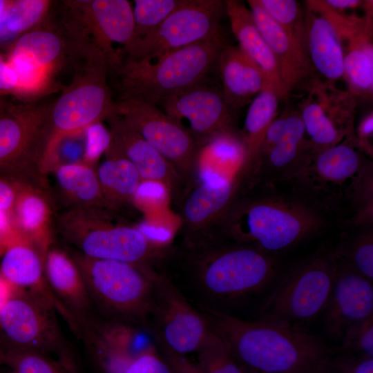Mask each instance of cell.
Instances as JSON below:
<instances>
[{"label": "cell", "mask_w": 373, "mask_h": 373, "mask_svg": "<svg viewBox=\"0 0 373 373\" xmlns=\"http://www.w3.org/2000/svg\"><path fill=\"white\" fill-rule=\"evenodd\" d=\"M162 274L195 308L229 313L254 296L279 270L271 254L218 235L174 249Z\"/></svg>", "instance_id": "1"}, {"label": "cell", "mask_w": 373, "mask_h": 373, "mask_svg": "<svg viewBox=\"0 0 373 373\" xmlns=\"http://www.w3.org/2000/svg\"><path fill=\"white\" fill-rule=\"evenodd\" d=\"M244 373H326L334 352L300 327L196 308Z\"/></svg>", "instance_id": "2"}, {"label": "cell", "mask_w": 373, "mask_h": 373, "mask_svg": "<svg viewBox=\"0 0 373 373\" xmlns=\"http://www.w3.org/2000/svg\"><path fill=\"white\" fill-rule=\"evenodd\" d=\"M107 208H84L55 213L59 236L85 256L117 260L160 271L173 248L149 238L136 227L116 220Z\"/></svg>", "instance_id": "3"}, {"label": "cell", "mask_w": 373, "mask_h": 373, "mask_svg": "<svg viewBox=\"0 0 373 373\" xmlns=\"http://www.w3.org/2000/svg\"><path fill=\"white\" fill-rule=\"evenodd\" d=\"M227 44L220 30L211 37L172 50L151 61L122 59L115 69L120 99L156 106L164 99L205 84Z\"/></svg>", "instance_id": "4"}, {"label": "cell", "mask_w": 373, "mask_h": 373, "mask_svg": "<svg viewBox=\"0 0 373 373\" xmlns=\"http://www.w3.org/2000/svg\"><path fill=\"white\" fill-rule=\"evenodd\" d=\"M323 224L315 209L303 202L278 196L241 195L222 234L270 254L294 247Z\"/></svg>", "instance_id": "5"}, {"label": "cell", "mask_w": 373, "mask_h": 373, "mask_svg": "<svg viewBox=\"0 0 373 373\" xmlns=\"http://www.w3.org/2000/svg\"><path fill=\"white\" fill-rule=\"evenodd\" d=\"M318 204L330 209L372 201V165L354 138L314 152L291 180Z\"/></svg>", "instance_id": "6"}, {"label": "cell", "mask_w": 373, "mask_h": 373, "mask_svg": "<svg viewBox=\"0 0 373 373\" xmlns=\"http://www.w3.org/2000/svg\"><path fill=\"white\" fill-rule=\"evenodd\" d=\"M63 26L71 49L86 61L105 57L115 70L133 42V7L126 0L62 1Z\"/></svg>", "instance_id": "7"}, {"label": "cell", "mask_w": 373, "mask_h": 373, "mask_svg": "<svg viewBox=\"0 0 373 373\" xmlns=\"http://www.w3.org/2000/svg\"><path fill=\"white\" fill-rule=\"evenodd\" d=\"M84 279L93 307L100 315L147 329L154 280L158 271L117 260L73 255Z\"/></svg>", "instance_id": "8"}, {"label": "cell", "mask_w": 373, "mask_h": 373, "mask_svg": "<svg viewBox=\"0 0 373 373\" xmlns=\"http://www.w3.org/2000/svg\"><path fill=\"white\" fill-rule=\"evenodd\" d=\"M86 64L80 75L50 106L42 164L44 172L54 165L64 139L85 132L90 126L117 113L116 102L106 80L110 69L108 63L99 59Z\"/></svg>", "instance_id": "9"}, {"label": "cell", "mask_w": 373, "mask_h": 373, "mask_svg": "<svg viewBox=\"0 0 373 373\" xmlns=\"http://www.w3.org/2000/svg\"><path fill=\"white\" fill-rule=\"evenodd\" d=\"M51 104H15L0 109V177L49 190L42 171Z\"/></svg>", "instance_id": "10"}, {"label": "cell", "mask_w": 373, "mask_h": 373, "mask_svg": "<svg viewBox=\"0 0 373 373\" xmlns=\"http://www.w3.org/2000/svg\"><path fill=\"white\" fill-rule=\"evenodd\" d=\"M337 260L333 249H321L291 270L262 305L258 318L296 327L314 320L325 309Z\"/></svg>", "instance_id": "11"}, {"label": "cell", "mask_w": 373, "mask_h": 373, "mask_svg": "<svg viewBox=\"0 0 373 373\" xmlns=\"http://www.w3.org/2000/svg\"><path fill=\"white\" fill-rule=\"evenodd\" d=\"M56 312L41 296L17 289L0 311L3 351L37 352L77 370L58 325Z\"/></svg>", "instance_id": "12"}, {"label": "cell", "mask_w": 373, "mask_h": 373, "mask_svg": "<svg viewBox=\"0 0 373 373\" xmlns=\"http://www.w3.org/2000/svg\"><path fill=\"white\" fill-rule=\"evenodd\" d=\"M224 14L225 1L183 0L155 30L124 51L123 59L151 61L209 39L221 30Z\"/></svg>", "instance_id": "13"}, {"label": "cell", "mask_w": 373, "mask_h": 373, "mask_svg": "<svg viewBox=\"0 0 373 373\" xmlns=\"http://www.w3.org/2000/svg\"><path fill=\"white\" fill-rule=\"evenodd\" d=\"M147 330L171 350L184 356L195 353L211 332L201 313L160 272L154 280Z\"/></svg>", "instance_id": "14"}, {"label": "cell", "mask_w": 373, "mask_h": 373, "mask_svg": "<svg viewBox=\"0 0 373 373\" xmlns=\"http://www.w3.org/2000/svg\"><path fill=\"white\" fill-rule=\"evenodd\" d=\"M119 115L169 162L181 177L195 168L200 145L186 128L157 106L135 98L116 102Z\"/></svg>", "instance_id": "15"}, {"label": "cell", "mask_w": 373, "mask_h": 373, "mask_svg": "<svg viewBox=\"0 0 373 373\" xmlns=\"http://www.w3.org/2000/svg\"><path fill=\"white\" fill-rule=\"evenodd\" d=\"M247 180L245 175L235 178L204 176L191 189L182 201L181 244L222 234Z\"/></svg>", "instance_id": "16"}, {"label": "cell", "mask_w": 373, "mask_h": 373, "mask_svg": "<svg viewBox=\"0 0 373 373\" xmlns=\"http://www.w3.org/2000/svg\"><path fill=\"white\" fill-rule=\"evenodd\" d=\"M69 46L58 30L39 26L17 37L6 58L19 77L15 96L26 99L46 90Z\"/></svg>", "instance_id": "17"}, {"label": "cell", "mask_w": 373, "mask_h": 373, "mask_svg": "<svg viewBox=\"0 0 373 373\" xmlns=\"http://www.w3.org/2000/svg\"><path fill=\"white\" fill-rule=\"evenodd\" d=\"M159 106L178 122L182 124L183 119L189 122V132L200 147L218 135L233 132V109L221 90L206 84L166 98Z\"/></svg>", "instance_id": "18"}, {"label": "cell", "mask_w": 373, "mask_h": 373, "mask_svg": "<svg viewBox=\"0 0 373 373\" xmlns=\"http://www.w3.org/2000/svg\"><path fill=\"white\" fill-rule=\"evenodd\" d=\"M336 260L333 287L323 312L324 323L330 337L342 339L348 327L373 315V285L372 281Z\"/></svg>", "instance_id": "19"}, {"label": "cell", "mask_w": 373, "mask_h": 373, "mask_svg": "<svg viewBox=\"0 0 373 373\" xmlns=\"http://www.w3.org/2000/svg\"><path fill=\"white\" fill-rule=\"evenodd\" d=\"M106 120L111 135V146L135 166L142 182L159 184L175 193L182 177L174 166L119 115L114 113Z\"/></svg>", "instance_id": "20"}, {"label": "cell", "mask_w": 373, "mask_h": 373, "mask_svg": "<svg viewBox=\"0 0 373 373\" xmlns=\"http://www.w3.org/2000/svg\"><path fill=\"white\" fill-rule=\"evenodd\" d=\"M247 2L256 24L277 61L283 86L289 96L309 75L311 64L307 50L271 17L259 0Z\"/></svg>", "instance_id": "21"}, {"label": "cell", "mask_w": 373, "mask_h": 373, "mask_svg": "<svg viewBox=\"0 0 373 373\" xmlns=\"http://www.w3.org/2000/svg\"><path fill=\"white\" fill-rule=\"evenodd\" d=\"M43 263L48 287L67 312L72 329L76 318L92 314L94 307L82 274L73 256L52 245Z\"/></svg>", "instance_id": "22"}, {"label": "cell", "mask_w": 373, "mask_h": 373, "mask_svg": "<svg viewBox=\"0 0 373 373\" xmlns=\"http://www.w3.org/2000/svg\"><path fill=\"white\" fill-rule=\"evenodd\" d=\"M286 128L281 138L258 159L253 175L271 180H291L314 153L306 138L300 113L286 111Z\"/></svg>", "instance_id": "23"}, {"label": "cell", "mask_w": 373, "mask_h": 373, "mask_svg": "<svg viewBox=\"0 0 373 373\" xmlns=\"http://www.w3.org/2000/svg\"><path fill=\"white\" fill-rule=\"evenodd\" d=\"M17 185L12 222L20 233L44 256L51 245L55 202L47 189L20 182Z\"/></svg>", "instance_id": "24"}, {"label": "cell", "mask_w": 373, "mask_h": 373, "mask_svg": "<svg viewBox=\"0 0 373 373\" xmlns=\"http://www.w3.org/2000/svg\"><path fill=\"white\" fill-rule=\"evenodd\" d=\"M217 66L222 96L233 110L250 104L262 89L270 86L258 66L238 46L227 43L220 53Z\"/></svg>", "instance_id": "25"}, {"label": "cell", "mask_w": 373, "mask_h": 373, "mask_svg": "<svg viewBox=\"0 0 373 373\" xmlns=\"http://www.w3.org/2000/svg\"><path fill=\"white\" fill-rule=\"evenodd\" d=\"M225 7L238 46L258 66L280 100L287 99L288 95L281 80L277 61L260 34L249 8L236 0L225 1Z\"/></svg>", "instance_id": "26"}, {"label": "cell", "mask_w": 373, "mask_h": 373, "mask_svg": "<svg viewBox=\"0 0 373 373\" xmlns=\"http://www.w3.org/2000/svg\"><path fill=\"white\" fill-rule=\"evenodd\" d=\"M0 274L17 289L39 295L63 316L65 310L46 282L43 256L29 241L10 246L1 256Z\"/></svg>", "instance_id": "27"}, {"label": "cell", "mask_w": 373, "mask_h": 373, "mask_svg": "<svg viewBox=\"0 0 373 373\" xmlns=\"http://www.w3.org/2000/svg\"><path fill=\"white\" fill-rule=\"evenodd\" d=\"M305 17L306 48L310 63L332 82L345 76L343 50L329 19L310 1Z\"/></svg>", "instance_id": "28"}, {"label": "cell", "mask_w": 373, "mask_h": 373, "mask_svg": "<svg viewBox=\"0 0 373 373\" xmlns=\"http://www.w3.org/2000/svg\"><path fill=\"white\" fill-rule=\"evenodd\" d=\"M52 175L55 197L63 210L107 208L93 166L84 162L55 165L47 174ZM46 175V178H47Z\"/></svg>", "instance_id": "29"}, {"label": "cell", "mask_w": 373, "mask_h": 373, "mask_svg": "<svg viewBox=\"0 0 373 373\" xmlns=\"http://www.w3.org/2000/svg\"><path fill=\"white\" fill-rule=\"evenodd\" d=\"M104 156L95 171L106 203L115 211L133 201L143 182L135 166L111 144Z\"/></svg>", "instance_id": "30"}, {"label": "cell", "mask_w": 373, "mask_h": 373, "mask_svg": "<svg viewBox=\"0 0 373 373\" xmlns=\"http://www.w3.org/2000/svg\"><path fill=\"white\" fill-rule=\"evenodd\" d=\"M279 101L273 88L267 86L250 103L240 137L245 151V167L249 175L256 165L265 132L277 117Z\"/></svg>", "instance_id": "31"}, {"label": "cell", "mask_w": 373, "mask_h": 373, "mask_svg": "<svg viewBox=\"0 0 373 373\" xmlns=\"http://www.w3.org/2000/svg\"><path fill=\"white\" fill-rule=\"evenodd\" d=\"M339 39L346 45L343 51L345 76L354 91L372 94L373 52L370 28L351 29L341 34Z\"/></svg>", "instance_id": "32"}, {"label": "cell", "mask_w": 373, "mask_h": 373, "mask_svg": "<svg viewBox=\"0 0 373 373\" xmlns=\"http://www.w3.org/2000/svg\"><path fill=\"white\" fill-rule=\"evenodd\" d=\"M316 95L318 102L312 97L307 98L299 112L314 152L352 138L333 110Z\"/></svg>", "instance_id": "33"}, {"label": "cell", "mask_w": 373, "mask_h": 373, "mask_svg": "<svg viewBox=\"0 0 373 373\" xmlns=\"http://www.w3.org/2000/svg\"><path fill=\"white\" fill-rule=\"evenodd\" d=\"M51 5L48 0H12L0 19V42L17 38L40 25Z\"/></svg>", "instance_id": "34"}, {"label": "cell", "mask_w": 373, "mask_h": 373, "mask_svg": "<svg viewBox=\"0 0 373 373\" xmlns=\"http://www.w3.org/2000/svg\"><path fill=\"white\" fill-rule=\"evenodd\" d=\"M333 251L336 259L370 281H373V233L365 230L345 240Z\"/></svg>", "instance_id": "35"}, {"label": "cell", "mask_w": 373, "mask_h": 373, "mask_svg": "<svg viewBox=\"0 0 373 373\" xmlns=\"http://www.w3.org/2000/svg\"><path fill=\"white\" fill-rule=\"evenodd\" d=\"M182 1L183 0L134 1L133 12L135 32L131 46L155 30Z\"/></svg>", "instance_id": "36"}, {"label": "cell", "mask_w": 373, "mask_h": 373, "mask_svg": "<svg viewBox=\"0 0 373 373\" xmlns=\"http://www.w3.org/2000/svg\"><path fill=\"white\" fill-rule=\"evenodd\" d=\"M202 373H244L232 353L212 330L195 352Z\"/></svg>", "instance_id": "37"}, {"label": "cell", "mask_w": 373, "mask_h": 373, "mask_svg": "<svg viewBox=\"0 0 373 373\" xmlns=\"http://www.w3.org/2000/svg\"><path fill=\"white\" fill-rule=\"evenodd\" d=\"M3 364L14 373H78L55 359L30 351L3 352Z\"/></svg>", "instance_id": "38"}, {"label": "cell", "mask_w": 373, "mask_h": 373, "mask_svg": "<svg viewBox=\"0 0 373 373\" xmlns=\"http://www.w3.org/2000/svg\"><path fill=\"white\" fill-rule=\"evenodd\" d=\"M267 12L306 48L305 17L294 0H259Z\"/></svg>", "instance_id": "39"}, {"label": "cell", "mask_w": 373, "mask_h": 373, "mask_svg": "<svg viewBox=\"0 0 373 373\" xmlns=\"http://www.w3.org/2000/svg\"><path fill=\"white\" fill-rule=\"evenodd\" d=\"M342 341L341 352L373 357V315L348 327Z\"/></svg>", "instance_id": "40"}, {"label": "cell", "mask_w": 373, "mask_h": 373, "mask_svg": "<svg viewBox=\"0 0 373 373\" xmlns=\"http://www.w3.org/2000/svg\"><path fill=\"white\" fill-rule=\"evenodd\" d=\"M95 123L85 131L86 140L84 162L93 166L98 158L106 151L111 143L109 129L102 123Z\"/></svg>", "instance_id": "41"}, {"label": "cell", "mask_w": 373, "mask_h": 373, "mask_svg": "<svg viewBox=\"0 0 373 373\" xmlns=\"http://www.w3.org/2000/svg\"><path fill=\"white\" fill-rule=\"evenodd\" d=\"M326 373H373V357L335 353Z\"/></svg>", "instance_id": "42"}, {"label": "cell", "mask_w": 373, "mask_h": 373, "mask_svg": "<svg viewBox=\"0 0 373 373\" xmlns=\"http://www.w3.org/2000/svg\"><path fill=\"white\" fill-rule=\"evenodd\" d=\"M124 373H173L158 349L136 358Z\"/></svg>", "instance_id": "43"}, {"label": "cell", "mask_w": 373, "mask_h": 373, "mask_svg": "<svg viewBox=\"0 0 373 373\" xmlns=\"http://www.w3.org/2000/svg\"><path fill=\"white\" fill-rule=\"evenodd\" d=\"M152 337L160 354L167 363L173 373H202L198 365L191 362L184 355L173 352L161 341Z\"/></svg>", "instance_id": "44"}, {"label": "cell", "mask_w": 373, "mask_h": 373, "mask_svg": "<svg viewBox=\"0 0 373 373\" xmlns=\"http://www.w3.org/2000/svg\"><path fill=\"white\" fill-rule=\"evenodd\" d=\"M373 137V115L370 113L360 122L356 135L354 136L355 142L358 148L365 155L372 156V140Z\"/></svg>", "instance_id": "45"}, {"label": "cell", "mask_w": 373, "mask_h": 373, "mask_svg": "<svg viewBox=\"0 0 373 373\" xmlns=\"http://www.w3.org/2000/svg\"><path fill=\"white\" fill-rule=\"evenodd\" d=\"M19 86V77L8 64L6 58L0 54V93L3 95H15Z\"/></svg>", "instance_id": "46"}, {"label": "cell", "mask_w": 373, "mask_h": 373, "mask_svg": "<svg viewBox=\"0 0 373 373\" xmlns=\"http://www.w3.org/2000/svg\"><path fill=\"white\" fill-rule=\"evenodd\" d=\"M17 182L0 177V211L8 215L11 220L17 198Z\"/></svg>", "instance_id": "47"}, {"label": "cell", "mask_w": 373, "mask_h": 373, "mask_svg": "<svg viewBox=\"0 0 373 373\" xmlns=\"http://www.w3.org/2000/svg\"><path fill=\"white\" fill-rule=\"evenodd\" d=\"M323 1L327 7L335 12L355 9L365 3V1L358 0H327Z\"/></svg>", "instance_id": "48"}, {"label": "cell", "mask_w": 373, "mask_h": 373, "mask_svg": "<svg viewBox=\"0 0 373 373\" xmlns=\"http://www.w3.org/2000/svg\"><path fill=\"white\" fill-rule=\"evenodd\" d=\"M17 290V288L10 283L0 274V311Z\"/></svg>", "instance_id": "49"}, {"label": "cell", "mask_w": 373, "mask_h": 373, "mask_svg": "<svg viewBox=\"0 0 373 373\" xmlns=\"http://www.w3.org/2000/svg\"><path fill=\"white\" fill-rule=\"evenodd\" d=\"M11 239L0 233V257L3 256L6 249L13 244H15Z\"/></svg>", "instance_id": "50"}, {"label": "cell", "mask_w": 373, "mask_h": 373, "mask_svg": "<svg viewBox=\"0 0 373 373\" xmlns=\"http://www.w3.org/2000/svg\"><path fill=\"white\" fill-rule=\"evenodd\" d=\"M12 1V0H0V19L8 10Z\"/></svg>", "instance_id": "51"}, {"label": "cell", "mask_w": 373, "mask_h": 373, "mask_svg": "<svg viewBox=\"0 0 373 373\" xmlns=\"http://www.w3.org/2000/svg\"><path fill=\"white\" fill-rule=\"evenodd\" d=\"M3 364V351L0 346V365Z\"/></svg>", "instance_id": "52"}, {"label": "cell", "mask_w": 373, "mask_h": 373, "mask_svg": "<svg viewBox=\"0 0 373 373\" xmlns=\"http://www.w3.org/2000/svg\"><path fill=\"white\" fill-rule=\"evenodd\" d=\"M6 100L4 99L3 97L0 96V107L3 106L6 103Z\"/></svg>", "instance_id": "53"}, {"label": "cell", "mask_w": 373, "mask_h": 373, "mask_svg": "<svg viewBox=\"0 0 373 373\" xmlns=\"http://www.w3.org/2000/svg\"><path fill=\"white\" fill-rule=\"evenodd\" d=\"M0 96L3 97L4 95H3L0 93Z\"/></svg>", "instance_id": "54"}, {"label": "cell", "mask_w": 373, "mask_h": 373, "mask_svg": "<svg viewBox=\"0 0 373 373\" xmlns=\"http://www.w3.org/2000/svg\"><path fill=\"white\" fill-rule=\"evenodd\" d=\"M4 105H5V104H3V106H1L0 107V109H1Z\"/></svg>", "instance_id": "55"}, {"label": "cell", "mask_w": 373, "mask_h": 373, "mask_svg": "<svg viewBox=\"0 0 373 373\" xmlns=\"http://www.w3.org/2000/svg\"><path fill=\"white\" fill-rule=\"evenodd\" d=\"M9 373H14V372H12L11 371V372H9Z\"/></svg>", "instance_id": "56"}]
</instances>
